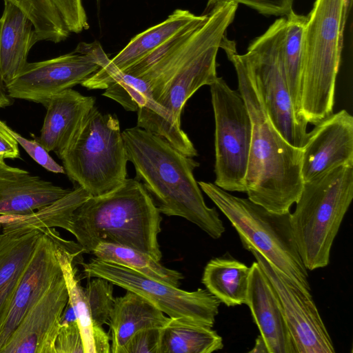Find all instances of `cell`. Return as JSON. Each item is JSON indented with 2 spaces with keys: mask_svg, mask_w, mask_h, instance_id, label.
<instances>
[{
  "mask_svg": "<svg viewBox=\"0 0 353 353\" xmlns=\"http://www.w3.org/2000/svg\"><path fill=\"white\" fill-rule=\"evenodd\" d=\"M4 128L15 139L28 155L46 170L54 173H65L63 166L58 164L44 147L37 140L23 137L2 121Z\"/></svg>",
  "mask_w": 353,
  "mask_h": 353,
  "instance_id": "35",
  "label": "cell"
},
{
  "mask_svg": "<svg viewBox=\"0 0 353 353\" xmlns=\"http://www.w3.org/2000/svg\"><path fill=\"white\" fill-rule=\"evenodd\" d=\"M91 196L80 186L54 203L1 225V232L24 233L34 229L60 228L68 231L74 210Z\"/></svg>",
  "mask_w": 353,
  "mask_h": 353,
  "instance_id": "29",
  "label": "cell"
},
{
  "mask_svg": "<svg viewBox=\"0 0 353 353\" xmlns=\"http://www.w3.org/2000/svg\"><path fill=\"white\" fill-rule=\"evenodd\" d=\"M42 231L0 233V325Z\"/></svg>",
  "mask_w": 353,
  "mask_h": 353,
  "instance_id": "23",
  "label": "cell"
},
{
  "mask_svg": "<svg viewBox=\"0 0 353 353\" xmlns=\"http://www.w3.org/2000/svg\"><path fill=\"white\" fill-rule=\"evenodd\" d=\"M349 0H316L302 41L301 111L317 124L333 113L336 79Z\"/></svg>",
  "mask_w": 353,
  "mask_h": 353,
  "instance_id": "6",
  "label": "cell"
},
{
  "mask_svg": "<svg viewBox=\"0 0 353 353\" xmlns=\"http://www.w3.org/2000/svg\"><path fill=\"white\" fill-rule=\"evenodd\" d=\"M60 159L70 180L91 196L118 188L128 159L117 116L93 106Z\"/></svg>",
  "mask_w": 353,
  "mask_h": 353,
  "instance_id": "8",
  "label": "cell"
},
{
  "mask_svg": "<svg viewBox=\"0 0 353 353\" xmlns=\"http://www.w3.org/2000/svg\"><path fill=\"white\" fill-rule=\"evenodd\" d=\"M352 199V165L334 166L303 182L291 225L307 270L329 264L334 240Z\"/></svg>",
  "mask_w": 353,
  "mask_h": 353,
  "instance_id": "5",
  "label": "cell"
},
{
  "mask_svg": "<svg viewBox=\"0 0 353 353\" xmlns=\"http://www.w3.org/2000/svg\"><path fill=\"white\" fill-rule=\"evenodd\" d=\"M96 258L114 263L164 283L179 287L183 274L169 269L137 250L110 243H100L92 252Z\"/></svg>",
  "mask_w": 353,
  "mask_h": 353,
  "instance_id": "30",
  "label": "cell"
},
{
  "mask_svg": "<svg viewBox=\"0 0 353 353\" xmlns=\"http://www.w3.org/2000/svg\"><path fill=\"white\" fill-rule=\"evenodd\" d=\"M128 159L136 179L152 197L161 213L180 216L210 237L219 239L225 227L215 208L207 206L194 176L199 163L163 138L139 127L122 132Z\"/></svg>",
  "mask_w": 353,
  "mask_h": 353,
  "instance_id": "2",
  "label": "cell"
},
{
  "mask_svg": "<svg viewBox=\"0 0 353 353\" xmlns=\"http://www.w3.org/2000/svg\"><path fill=\"white\" fill-rule=\"evenodd\" d=\"M237 8L232 1L214 4L186 41L138 77L176 124L181 125L182 110L193 94L217 79L218 50Z\"/></svg>",
  "mask_w": 353,
  "mask_h": 353,
  "instance_id": "4",
  "label": "cell"
},
{
  "mask_svg": "<svg viewBox=\"0 0 353 353\" xmlns=\"http://www.w3.org/2000/svg\"><path fill=\"white\" fill-rule=\"evenodd\" d=\"M220 1L241 3L264 15L285 16L292 10L294 0H208L209 8Z\"/></svg>",
  "mask_w": 353,
  "mask_h": 353,
  "instance_id": "38",
  "label": "cell"
},
{
  "mask_svg": "<svg viewBox=\"0 0 353 353\" xmlns=\"http://www.w3.org/2000/svg\"><path fill=\"white\" fill-rule=\"evenodd\" d=\"M301 150L303 182L334 166L353 165V117L345 110L332 113L307 133Z\"/></svg>",
  "mask_w": 353,
  "mask_h": 353,
  "instance_id": "17",
  "label": "cell"
},
{
  "mask_svg": "<svg viewBox=\"0 0 353 353\" xmlns=\"http://www.w3.org/2000/svg\"><path fill=\"white\" fill-rule=\"evenodd\" d=\"M21 7L32 22L38 41L59 43L70 32L51 0H10Z\"/></svg>",
  "mask_w": 353,
  "mask_h": 353,
  "instance_id": "31",
  "label": "cell"
},
{
  "mask_svg": "<svg viewBox=\"0 0 353 353\" xmlns=\"http://www.w3.org/2000/svg\"><path fill=\"white\" fill-rule=\"evenodd\" d=\"M55 353H84L77 321L61 322L54 343Z\"/></svg>",
  "mask_w": 353,
  "mask_h": 353,
  "instance_id": "36",
  "label": "cell"
},
{
  "mask_svg": "<svg viewBox=\"0 0 353 353\" xmlns=\"http://www.w3.org/2000/svg\"><path fill=\"white\" fill-rule=\"evenodd\" d=\"M285 17L280 55L282 68L299 121L307 125L301 111L302 41L306 17L292 10Z\"/></svg>",
  "mask_w": 353,
  "mask_h": 353,
  "instance_id": "27",
  "label": "cell"
},
{
  "mask_svg": "<svg viewBox=\"0 0 353 353\" xmlns=\"http://www.w3.org/2000/svg\"><path fill=\"white\" fill-rule=\"evenodd\" d=\"M65 27L71 33H80L89 28L82 0H51Z\"/></svg>",
  "mask_w": 353,
  "mask_h": 353,
  "instance_id": "34",
  "label": "cell"
},
{
  "mask_svg": "<svg viewBox=\"0 0 353 353\" xmlns=\"http://www.w3.org/2000/svg\"><path fill=\"white\" fill-rule=\"evenodd\" d=\"M249 352L257 353V352H263V353H268L267 346L264 340L263 339L261 335H259L256 339V343L252 348Z\"/></svg>",
  "mask_w": 353,
  "mask_h": 353,
  "instance_id": "42",
  "label": "cell"
},
{
  "mask_svg": "<svg viewBox=\"0 0 353 353\" xmlns=\"http://www.w3.org/2000/svg\"><path fill=\"white\" fill-rule=\"evenodd\" d=\"M71 190L29 174L0 192V215H25L48 205Z\"/></svg>",
  "mask_w": 353,
  "mask_h": 353,
  "instance_id": "24",
  "label": "cell"
},
{
  "mask_svg": "<svg viewBox=\"0 0 353 353\" xmlns=\"http://www.w3.org/2000/svg\"><path fill=\"white\" fill-rule=\"evenodd\" d=\"M246 250L252 254L278 295L296 353H334L311 293L300 288L255 249Z\"/></svg>",
  "mask_w": 353,
  "mask_h": 353,
  "instance_id": "13",
  "label": "cell"
},
{
  "mask_svg": "<svg viewBox=\"0 0 353 353\" xmlns=\"http://www.w3.org/2000/svg\"><path fill=\"white\" fill-rule=\"evenodd\" d=\"M87 277H100L135 292L172 319L212 327L221 302L207 289L185 291L157 281L124 266L98 258L81 262Z\"/></svg>",
  "mask_w": 353,
  "mask_h": 353,
  "instance_id": "12",
  "label": "cell"
},
{
  "mask_svg": "<svg viewBox=\"0 0 353 353\" xmlns=\"http://www.w3.org/2000/svg\"><path fill=\"white\" fill-rule=\"evenodd\" d=\"M30 173L23 169L7 165L5 161L0 160V192L9 185L18 181Z\"/></svg>",
  "mask_w": 353,
  "mask_h": 353,
  "instance_id": "40",
  "label": "cell"
},
{
  "mask_svg": "<svg viewBox=\"0 0 353 353\" xmlns=\"http://www.w3.org/2000/svg\"><path fill=\"white\" fill-rule=\"evenodd\" d=\"M83 249L74 241L63 239L56 250V256L61 268L68 292V301L77 319L81 334L84 353L110 352V340L102 327L94 325L90 316L84 288L77 275L74 264L80 261Z\"/></svg>",
  "mask_w": 353,
  "mask_h": 353,
  "instance_id": "20",
  "label": "cell"
},
{
  "mask_svg": "<svg viewBox=\"0 0 353 353\" xmlns=\"http://www.w3.org/2000/svg\"><path fill=\"white\" fill-rule=\"evenodd\" d=\"M94 278L88 282L84 292L94 325L102 327L108 323L114 304L113 284L105 279Z\"/></svg>",
  "mask_w": 353,
  "mask_h": 353,
  "instance_id": "32",
  "label": "cell"
},
{
  "mask_svg": "<svg viewBox=\"0 0 353 353\" xmlns=\"http://www.w3.org/2000/svg\"><path fill=\"white\" fill-rule=\"evenodd\" d=\"M250 268L232 258L218 257L205 265L201 281L221 303L228 307L246 303Z\"/></svg>",
  "mask_w": 353,
  "mask_h": 353,
  "instance_id": "25",
  "label": "cell"
},
{
  "mask_svg": "<svg viewBox=\"0 0 353 353\" xmlns=\"http://www.w3.org/2000/svg\"><path fill=\"white\" fill-rule=\"evenodd\" d=\"M19 143L4 128L0 120V160L15 159L20 157Z\"/></svg>",
  "mask_w": 353,
  "mask_h": 353,
  "instance_id": "39",
  "label": "cell"
},
{
  "mask_svg": "<svg viewBox=\"0 0 353 353\" xmlns=\"http://www.w3.org/2000/svg\"><path fill=\"white\" fill-rule=\"evenodd\" d=\"M285 27V17L277 19L242 56L254 74L272 124L288 143L301 149L307 137V125L296 117L282 68L280 47Z\"/></svg>",
  "mask_w": 353,
  "mask_h": 353,
  "instance_id": "11",
  "label": "cell"
},
{
  "mask_svg": "<svg viewBox=\"0 0 353 353\" xmlns=\"http://www.w3.org/2000/svg\"><path fill=\"white\" fill-rule=\"evenodd\" d=\"M161 328L151 327L136 332L119 353H158Z\"/></svg>",
  "mask_w": 353,
  "mask_h": 353,
  "instance_id": "37",
  "label": "cell"
},
{
  "mask_svg": "<svg viewBox=\"0 0 353 353\" xmlns=\"http://www.w3.org/2000/svg\"><path fill=\"white\" fill-rule=\"evenodd\" d=\"M215 132L214 184L228 192H246L245 179L252 123L239 92L221 77L210 85Z\"/></svg>",
  "mask_w": 353,
  "mask_h": 353,
  "instance_id": "10",
  "label": "cell"
},
{
  "mask_svg": "<svg viewBox=\"0 0 353 353\" xmlns=\"http://www.w3.org/2000/svg\"><path fill=\"white\" fill-rule=\"evenodd\" d=\"M170 320L156 305L145 297L127 290L114 298L109 317L110 352L119 353L128 341L137 332L151 327H163Z\"/></svg>",
  "mask_w": 353,
  "mask_h": 353,
  "instance_id": "22",
  "label": "cell"
},
{
  "mask_svg": "<svg viewBox=\"0 0 353 353\" xmlns=\"http://www.w3.org/2000/svg\"><path fill=\"white\" fill-rule=\"evenodd\" d=\"M246 305L268 353H296L278 295L256 261L250 267Z\"/></svg>",
  "mask_w": 353,
  "mask_h": 353,
  "instance_id": "18",
  "label": "cell"
},
{
  "mask_svg": "<svg viewBox=\"0 0 353 353\" xmlns=\"http://www.w3.org/2000/svg\"><path fill=\"white\" fill-rule=\"evenodd\" d=\"M97 3L99 4L100 0H96Z\"/></svg>",
  "mask_w": 353,
  "mask_h": 353,
  "instance_id": "43",
  "label": "cell"
},
{
  "mask_svg": "<svg viewBox=\"0 0 353 353\" xmlns=\"http://www.w3.org/2000/svg\"><path fill=\"white\" fill-rule=\"evenodd\" d=\"M162 217L152 197L136 179H127L104 195L90 196L74 212L68 231L84 253L100 243L131 248L159 261Z\"/></svg>",
  "mask_w": 353,
  "mask_h": 353,
  "instance_id": "3",
  "label": "cell"
},
{
  "mask_svg": "<svg viewBox=\"0 0 353 353\" xmlns=\"http://www.w3.org/2000/svg\"><path fill=\"white\" fill-rule=\"evenodd\" d=\"M200 16L188 10H175L163 21L132 37L111 61L119 69L125 71Z\"/></svg>",
  "mask_w": 353,
  "mask_h": 353,
  "instance_id": "26",
  "label": "cell"
},
{
  "mask_svg": "<svg viewBox=\"0 0 353 353\" xmlns=\"http://www.w3.org/2000/svg\"><path fill=\"white\" fill-rule=\"evenodd\" d=\"M94 104V97L72 88L54 95L45 107L46 114L37 141L61 159Z\"/></svg>",
  "mask_w": 353,
  "mask_h": 353,
  "instance_id": "19",
  "label": "cell"
},
{
  "mask_svg": "<svg viewBox=\"0 0 353 353\" xmlns=\"http://www.w3.org/2000/svg\"><path fill=\"white\" fill-rule=\"evenodd\" d=\"M100 66L89 54L73 52L34 63L5 83L8 97L46 106L54 95L81 84Z\"/></svg>",
  "mask_w": 353,
  "mask_h": 353,
  "instance_id": "14",
  "label": "cell"
},
{
  "mask_svg": "<svg viewBox=\"0 0 353 353\" xmlns=\"http://www.w3.org/2000/svg\"><path fill=\"white\" fill-rule=\"evenodd\" d=\"M12 104V99L7 94L5 83L0 70V108H3Z\"/></svg>",
  "mask_w": 353,
  "mask_h": 353,
  "instance_id": "41",
  "label": "cell"
},
{
  "mask_svg": "<svg viewBox=\"0 0 353 353\" xmlns=\"http://www.w3.org/2000/svg\"><path fill=\"white\" fill-rule=\"evenodd\" d=\"M205 17L206 13L201 15L199 19L186 26L123 72L136 77L141 75L154 64L187 40L195 28L205 19Z\"/></svg>",
  "mask_w": 353,
  "mask_h": 353,
  "instance_id": "33",
  "label": "cell"
},
{
  "mask_svg": "<svg viewBox=\"0 0 353 353\" xmlns=\"http://www.w3.org/2000/svg\"><path fill=\"white\" fill-rule=\"evenodd\" d=\"M3 1L0 19V70L6 83L24 68L29 51L38 40L26 12L13 1Z\"/></svg>",
  "mask_w": 353,
  "mask_h": 353,
  "instance_id": "21",
  "label": "cell"
},
{
  "mask_svg": "<svg viewBox=\"0 0 353 353\" xmlns=\"http://www.w3.org/2000/svg\"><path fill=\"white\" fill-rule=\"evenodd\" d=\"M223 347L222 337L212 327L170 318L161 328L158 353H211Z\"/></svg>",
  "mask_w": 353,
  "mask_h": 353,
  "instance_id": "28",
  "label": "cell"
},
{
  "mask_svg": "<svg viewBox=\"0 0 353 353\" xmlns=\"http://www.w3.org/2000/svg\"><path fill=\"white\" fill-rule=\"evenodd\" d=\"M221 48L233 64L239 92L252 123V138L245 179L248 199L276 213L290 212L299 196L302 150L288 143L270 121L256 79L236 43L225 37Z\"/></svg>",
  "mask_w": 353,
  "mask_h": 353,
  "instance_id": "1",
  "label": "cell"
},
{
  "mask_svg": "<svg viewBox=\"0 0 353 353\" xmlns=\"http://www.w3.org/2000/svg\"><path fill=\"white\" fill-rule=\"evenodd\" d=\"M1 225H0V230H1Z\"/></svg>",
  "mask_w": 353,
  "mask_h": 353,
  "instance_id": "44",
  "label": "cell"
},
{
  "mask_svg": "<svg viewBox=\"0 0 353 353\" xmlns=\"http://www.w3.org/2000/svg\"><path fill=\"white\" fill-rule=\"evenodd\" d=\"M79 49L90 54L100 66L81 84L82 86L88 89H105L103 96L117 101L126 110L137 112V127L163 138L188 157L198 155L188 134L173 121L165 109L154 101L144 80L119 69L97 41L81 42Z\"/></svg>",
  "mask_w": 353,
  "mask_h": 353,
  "instance_id": "9",
  "label": "cell"
},
{
  "mask_svg": "<svg viewBox=\"0 0 353 353\" xmlns=\"http://www.w3.org/2000/svg\"><path fill=\"white\" fill-rule=\"evenodd\" d=\"M68 301L61 272L25 314L1 353H55L54 343Z\"/></svg>",
  "mask_w": 353,
  "mask_h": 353,
  "instance_id": "16",
  "label": "cell"
},
{
  "mask_svg": "<svg viewBox=\"0 0 353 353\" xmlns=\"http://www.w3.org/2000/svg\"><path fill=\"white\" fill-rule=\"evenodd\" d=\"M198 184L228 218L245 249H255L300 288L310 292L307 270L298 250L290 212L270 211L212 183L199 181Z\"/></svg>",
  "mask_w": 353,
  "mask_h": 353,
  "instance_id": "7",
  "label": "cell"
},
{
  "mask_svg": "<svg viewBox=\"0 0 353 353\" xmlns=\"http://www.w3.org/2000/svg\"><path fill=\"white\" fill-rule=\"evenodd\" d=\"M40 230L43 233L25 268L8 314L0 325V353L27 311L62 272L56 250L63 239L54 228Z\"/></svg>",
  "mask_w": 353,
  "mask_h": 353,
  "instance_id": "15",
  "label": "cell"
}]
</instances>
